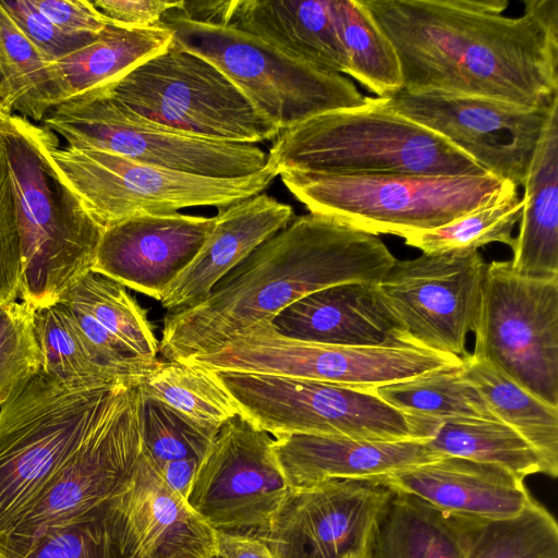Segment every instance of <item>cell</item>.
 Returning <instances> with one entry per match:
<instances>
[{
    "label": "cell",
    "instance_id": "bcb514c9",
    "mask_svg": "<svg viewBox=\"0 0 558 558\" xmlns=\"http://www.w3.org/2000/svg\"><path fill=\"white\" fill-rule=\"evenodd\" d=\"M217 558H274L267 545L252 534L216 530Z\"/></svg>",
    "mask_w": 558,
    "mask_h": 558
},
{
    "label": "cell",
    "instance_id": "4fadbf2b",
    "mask_svg": "<svg viewBox=\"0 0 558 558\" xmlns=\"http://www.w3.org/2000/svg\"><path fill=\"white\" fill-rule=\"evenodd\" d=\"M473 332V356L558 408V278H523L509 260H493Z\"/></svg>",
    "mask_w": 558,
    "mask_h": 558
},
{
    "label": "cell",
    "instance_id": "ac0fdd59",
    "mask_svg": "<svg viewBox=\"0 0 558 558\" xmlns=\"http://www.w3.org/2000/svg\"><path fill=\"white\" fill-rule=\"evenodd\" d=\"M389 487L383 478L292 488L268 527L252 534L274 558H365Z\"/></svg>",
    "mask_w": 558,
    "mask_h": 558
},
{
    "label": "cell",
    "instance_id": "7bdbcfd3",
    "mask_svg": "<svg viewBox=\"0 0 558 558\" xmlns=\"http://www.w3.org/2000/svg\"><path fill=\"white\" fill-rule=\"evenodd\" d=\"M21 274V240L8 163L0 138V305L16 300Z\"/></svg>",
    "mask_w": 558,
    "mask_h": 558
},
{
    "label": "cell",
    "instance_id": "ab89813d",
    "mask_svg": "<svg viewBox=\"0 0 558 558\" xmlns=\"http://www.w3.org/2000/svg\"><path fill=\"white\" fill-rule=\"evenodd\" d=\"M41 372L35 308L26 302L0 305V407Z\"/></svg>",
    "mask_w": 558,
    "mask_h": 558
},
{
    "label": "cell",
    "instance_id": "9c48e42d",
    "mask_svg": "<svg viewBox=\"0 0 558 558\" xmlns=\"http://www.w3.org/2000/svg\"><path fill=\"white\" fill-rule=\"evenodd\" d=\"M50 157L60 178L104 228L132 216L169 214L185 207L223 209L262 193L278 175L269 158L254 174L210 178L100 150L61 148L60 144L52 147Z\"/></svg>",
    "mask_w": 558,
    "mask_h": 558
},
{
    "label": "cell",
    "instance_id": "e0dca14e",
    "mask_svg": "<svg viewBox=\"0 0 558 558\" xmlns=\"http://www.w3.org/2000/svg\"><path fill=\"white\" fill-rule=\"evenodd\" d=\"M486 267L477 250L423 253L397 259L378 286L412 345L462 359Z\"/></svg>",
    "mask_w": 558,
    "mask_h": 558
},
{
    "label": "cell",
    "instance_id": "603a6c76",
    "mask_svg": "<svg viewBox=\"0 0 558 558\" xmlns=\"http://www.w3.org/2000/svg\"><path fill=\"white\" fill-rule=\"evenodd\" d=\"M292 219L293 208L266 193L219 209L208 239L166 289L161 306L171 313L199 304L218 281Z\"/></svg>",
    "mask_w": 558,
    "mask_h": 558
},
{
    "label": "cell",
    "instance_id": "52a82bcc",
    "mask_svg": "<svg viewBox=\"0 0 558 558\" xmlns=\"http://www.w3.org/2000/svg\"><path fill=\"white\" fill-rule=\"evenodd\" d=\"M101 87L131 114L182 134L255 144L280 132L214 64L174 40Z\"/></svg>",
    "mask_w": 558,
    "mask_h": 558
},
{
    "label": "cell",
    "instance_id": "7402d4cb",
    "mask_svg": "<svg viewBox=\"0 0 558 558\" xmlns=\"http://www.w3.org/2000/svg\"><path fill=\"white\" fill-rule=\"evenodd\" d=\"M392 489L414 495L453 514L508 520L533 501L524 480L498 465L442 456L381 477Z\"/></svg>",
    "mask_w": 558,
    "mask_h": 558
},
{
    "label": "cell",
    "instance_id": "4dcf8cb0",
    "mask_svg": "<svg viewBox=\"0 0 558 558\" xmlns=\"http://www.w3.org/2000/svg\"><path fill=\"white\" fill-rule=\"evenodd\" d=\"M450 514L464 558H558L557 521L535 500L508 520Z\"/></svg>",
    "mask_w": 558,
    "mask_h": 558
},
{
    "label": "cell",
    "instance_id": "277c9868",
    "mask_svg": "<svg viewBox=\"0 0 558 558\" xmlns=\"http://www.w3.org/2000/svg\"><path fill=\"white\" fill-rule=\"evenodd\" d=\"M268 158L281 170L335 175L488 174L444 137L365 97L355 108L325 112L275 137Z\"/></svg>",
    "mask_w": 558,
    "mask_h": 558
},
{
    "label": "cell",
    "instance_id": "d4e9b609",
    "mask_svg": "<svg viewBox=\"0 0 558 558\" xmlns=\"http://www.w3.org/2000/svg\"><path fill=\"white\" fill-rule=\"evenodd\" d=\"M230 25L316 68L349 75L330 0H236Z\"/></svg>",
    "mask_w": 558,
    "mask_h": 558
},
{
    "label": "cell",
    "instance_id": "f1b7e54d",
    "mask_svg": "<svg viewBox=\"0 0 558 558\" xmlns=\"http://www.w3.org/2000/svg\"><path fill=\"white\" fill-rule=\"evenodd\" d=\"M463 376L481 392L496 418L513 428L536 451L543 474L558 475V408L518 386L486 361L462 357Z\"/></svg>",
    "mask_w": 558,
    "mask_h": 558
},
{
    "label": "cell",
    "instance_id": "44dd1931",
    "mask_svg": "<svg viewBox=\"0 0 558 558\" xmlns=\"http://www.w3.org/2000/svg\"><path fill=\"white\" fill-rule=\"evenodd\" d=\"M378 283L353 281L324 288L287 306L270 324L278 333L303 342L414 347Z\"/></svg>",
    "mask_w": 558,
    "mask_h": 558
},
{
    "label": "cell",
    "instance_id": "7dc6e473",
    "mask_svg": "<svg viewBox=\"0 0 558 558\" xmlns=\"http://www.w3.org/2000/svg\"><path fill=\"white\" fill-rule=\"evenodd\" d=\"M236 0L183 1L175 11L192 22L228 26L231 23Z\"/></svg>",
    "mask_w": 558,
    "mask_h": 558
},
{
    "label": "cell",
    "instance_id": "6da1fadb",
    "mask_svg": "<svg viewBox=\"0 0 558 558\" xmlns=\"http://www.w3.org/2000/svg\"><path fill=\"white\" fill-rule=\"evenodd\" d=\"M391 43L402 89L531 108L558 102V0H361Z\"/></svg>",
    "mask_w": 558,
    "mask_h": 558
},
{
    "label": "cell",
    "instance_id": "ffe728a7",
    "mask_svg": "<svg viewBox=\"0 0 558 558\" xmlns=\"http://www.w3.org/2000/svg\"><path fill=\"white\" fill-rule=\"evenodd\" d=\"M107 514L124 558H216L217 534L141 453Z\"/></svg>",
    "mask_w": 558,
    "mask_h": 558
},
{
    "label": "cell",
    "instance_id": "74e56055",
    "mask_svg": "<svg viewBox=\"0 0 558 558\" xmlns=\"http://www.w3.org/2000/svg\"><path fill=\"white\" fill-rule=\"evenodd\" d=\"M86 310L138 357L154 362L159 342L145 311L119 282L88 271L62 296Z\"/></svg>",
    "mask_w": 558,
    "mask_h": 558
},
{
    "label": "cell",
    "instance_id": "2e32d148",
    "mask_svg": "<svg viewBox=\"0 0 558 558\" xmlns=\"http://www.w3.org/2000/svg\"><path fill=\"white\" fill-rule=\"evenodd\" d=\"M408 119L444 137L485 172L523 186L558 102L531 108L499 100L400 89L385 98Z\"/></svg>",
    "mask_w": 558,
    "mask_h": 558
},
{
    "label": "cell",
    "instance_id": "30bf717a",
    "mask_svg": "<svg viewBox=\"0 0 558 558\" xmlns=\"http://www.w3.org/2000/svg\"><path fill=\"white\" fill-rule=\"evenodd\" d=\"M213 373L241 414L272 437L423 441L417 416L389 405L374 390L268 374Z\"/></svg>",
    "mask_w": 558,
    "mask_h": 558
},
{
    "label": "cell",
    "instance_id": "f6af8a7d",
    "mask_svg": "<svg viewBox=\"0 0 558 558\" xmlns=\"http://www.w3.org/2000/svg\"><path fill=\"white\" fill-rule=\"evenodd\" d=\"M107 23L124 28L158 26L168 11L178 8L179 1L163 0H90Z\"/></svg>",
    "mask_w": 558,
    "mask_h": 558
},
{
    "label": "cell",
    "instance_id": "d6986e66",
    "mask_svg": "<svg viewBox=\"0 0 558 558\" xmlns=\"http://www.w3.org/2000/svg\"><path fill=\"white\" fill-rule=\"evenodd\" d=\"M216 216L179 211L132 216L104 228L92 271L160 301L193 262Z\"/></svg>",
    "mask_w": 558,
    "mask_h": 558
},
{
    "label": "cell",
    "instance_id": "7a4b0ae2",
    "mask_svg": "<svg viewBox=\"0 0 558 558\" xmlns=\"http://www.w3.org/2000/svg\"><path fill=\"white\" fill-rule=\"evenodd\" d=\"M396 260L378 235L310 211L255 248L199 304L167 313L159 352L166 361L209 353L310 293L378 283Z\"/></svg>",
    "mask_w": 558,
    "mask_h": 558
},
{
    "label": "cell",
    "instance_id": "4316f807",
    "mask_svg": "<svg viewBox=\"0 0 558 558\" xmlns=\"http://www.w3.org/2000/svg\"><path fill=\"white\" fill-rule=\"evenodd\" d=\"M172 40L173 32L161 24L149 28H124L107 23L92 44L52 62L50 110L70 98L116 81L162 51Z\"/></svg>",
    "mask_w": 558,
    "mask_h": 558
},
{
    "label": "cell",
    "instance_id": "ee69618b",
    "mask_svg": "<svg viewBox=\"0 0 558 558\" xmlns=\"http://www.w3.org/2000/svg\"><path fill=\"white\" fill-rule=\"evenodd\" d=\"M57 27L68 34L98 36L107 21L90 0H32Z\"/></svg>",
    "mask_w": 558,
    "mask_h": 558
},
{
    "label": "cell",
    "instance_id": "8992f818",
    "mask_svg": "<svg viewBox=\"0 0 558 558\" xmlns=\"http://www.w3.org/2000/svg\"><path fill=\"white\" fill-rule=\"evenodd\" d=\"M286 187L311 213L355 229L401 238L442 227L490 201L502 186L481 175H335L281 170Z\"/></svg>",
    "mask_w": 558,
    "mask_h": 558
},
{
    "label": "cell",
    "instance_id": "f546056e",
    "mask_svg": "<svg viewBox=\"0 0 558 558\" xmlns=\"http://www.w3.org/2000/svg\"><path fill=\"white\" fill-rule=\"evenodd\" d=\"M423 418L425 442L440 456L498 465L523 480L532 474H543L536 451L500 421Z\"/></svg>",
    "mask_w": 558,
    "mask_h": 558
},
{
    "label": "cell",
    "instance_id": "5b68a950",
    "mask_svg": "<svg viewBox=\"0 0 558 558\" xmlns=\"http://www.w3.org/2000/svg\"><path fill=\"white\" fill-rule=\"evenodd\" d=\"M130 387L71 388L40 372L0 407V547Z\"/></svg>",
    "mask_w": 558,
    "mask_h": 558
},
{
    "label": "cell",
    "instance_id": "9a60e30c",
    "mask_svg": "<svg viewBox=\"0 0 558 558\" xmlns=\"http://www.w3.org/2000/svg\"><path fill=\"white\" fill-rule=\"evenodd\" d=\"M274 441L242 414L220 427L186 498L215 530L255 534L278 513L292 487Z\"/></svg>",
    "mask_w": 558,
    "mask_h": 558
},
{
    "label": "cell",
    "instance_id": "b9f144b4",
    "mask_svg": "<svg viewBox=\"0 0 558 558\" xmlns=\"http://www.w3.org/2000/svg\"><path fill=\"white\" fill-rule=\"evenodd\" d=\"M0 4L27 39L51 62L74 53L99 36L64 33L32 0H0Z\"/></svg>",
    "mask_w": 558,
    "mask_h": 558
},
{
    "label": "cell",
    "instance_id": "484cf974",
    "mask_svg": "<svg viewBox=\"0 0 558 558\" xmlns=\"http://www.w3.org/2000/svg\"><path fill=\"white\" fill-rule=\"evenodd\" d=\"M523 187L510 267L527 279L558 278V108L538 142Z\"/></svg>",
    "mask_w": 558,
    "mask_h": 558
},
{
    "label": "cell",
    "instance_id": "7c38bea8",
    "mask_svg": "<svg viewBox=\"0 0 558 558\" xmlns=\"http://www.w3.org/2000/svg\"><path fill=\"white\" fill-rule=\"evenodd\" d=\"M210 372L268 374L375 390L462 359L416 347H345L298 341L259 322L222 347L181 361Z\"/></svg>",
    "mask_w": 558,
    "mask_h": 558
},
{
    "label": "cell",
    "instance_id": "d6a6232c",
    "mask_svg": "<svg viewBox=\"0 0 558 558\" xmlns=\"http://www.w3.org/2000/svg\"><path fill=\"white\" fill-rule=\"evenodd\" d=\"M459 366L380 386L375 393L389 405L411 414L436 420L498 421L476 387Z\"/></svg>",
    "mask_w": 558,
    "mask_h": 558
},
{
    "label": "cell",
    "instance_id": "ba28073f",
    "mask_svg": "<svg viewBox=\"0 0 558 558\" xmlns=\"http://www.w3.org/2000/svg\"><path fill=\"white\" fill-rule=\"evenodd\" d=\"M159 24L173 32L179 46L222 72L280 131L364 102L365 97L342 74L308 64L235 26L192 22L175 8Z\"/></svg>",
    "mask_w": 558,
    "mask_h": 558
},
{
    "label": "cell",
    "instance_id": "cb8c5ba5",
    "mask_svg": "<svg viewBox=\"0 0 558 558\" xmlns=\"http://www.w3.org/2000/svg\"><path fill=\"white\" fill-rule=\"evenodd\" d=\"M279 465L292 488L330 480H373L442 456L425 441H369L291 434L274 437Z\"/></svg>",
    "mask_w": 558,
    "mask_h": 558
},
{
    "label": "cell",
    "instance_id": "836d02e7",
    "mask_svg": "<svg viewBox=\"0 0 558 558\" xmlns=\"http://www.w3.org/2000/svg\"><path fill=\"white\" fill-rule=\"evenodd\" d=\"M51 65L0 4V110L43 121L50 110Z\"/></svg>",
    "mask_w": 558,
    "mask_h": 558
},
{
    "label": "cell",
    "instance_id": "f35d334b",
    "mask_svg": "<svg viewBox=\"0 0 558 558\" xmlns=\"http://www.w3.org/2000/svg\"><path fill=\"white\" fill-rule=\"evenodd\" d=\"M141 453L156 468L181 460L203 461L220 428L199 424L138 386Z\"/></svg>",
    "mask_w": 558,
    "mask_h": 558
},
{
    "label": "cell",
    "instance_id": "8d00e7d4",
    "mask_svg": "<svg viewBox=\"0 0 558 558\" xmlns=\"http://www.w3.org/2000/svg\"><path fill=\"white\" fill-rule=\"evenodd\" d=\"M141 388L189 418L216 428L241 414L215 374L178 361H157Z\"/></svg>",
    "mask_w": 558,
    "mask_h": 558
},
{
    "label": "cell",
    "instance_id": "5bb4252c",
    "mask_svg": "<svg viewBox=\"0 0 558 558\" xmlns=\"http://www.w3.org/2000/svg\"><path fill=\"white\" fill-rule=\"evenodd\" d=\"M138 386L128 388L112 412L11 533L0 547V558H24L51 531L107 511L130 481L141 456Z\"/></svg>",
    "mask_w": 558,
    "mask_h": 558
},
{
    "label": "cell",
    "instance_id": "3957f363",
    "mask_svg": "<svg viewBox=\"0 0 558 558\" xmlns=\"http://www.w3.org/2000/svg\"><path fill=\"white\" fill-rule=\"evenodd\" d=\"M0 138L21 240L19 295L37 310L59 302L92 271L104 227L56 171V133L0 110Z\"/></svg>",
    "mask_w": 558,
    "mask_h": 558
},
{
    "label": "cell",
    "instance_id": "8fae6325",
    "mask_svg": "<svg viewBox=\"0 0 558 558\" xmlns=\"http://www.w3.org/2000/svg\"><path fill=\"white\" fill-rule=\"evenodd\" d=\"M43 123L68 147L203 177H246L263 170L268 160L255 144L201 138L148 123L121 108L102 87L63 101Z\"/></svg>",
    "mask_w": 558,
    "mask_h": 558
},
{
    "label": "cell",
    "instance_id": "d590c367",
    "mask_svg": "<svg viewBox=\"0 0 558 558\" xmlns=\"http://www.w3.org/2000/svg\"><path fill=\"white\" fill-rule=\"evenodd\" d=\"M522 207L518 186L505 181L486 204L437 229L407 235L404 243L424 254L472 251L494 242L512 247V231L520 221Z\"/></svg>",
    "mask_w": 558,
    "mask_h": 558
},
{
    "label": "cell",
    "instance_id": "1f68e13d",
    "mask_svg": "<svg viewBox=\"0 0 558 558\" xmlns=\"http://www.w3.org/2000/svg\"><path fill=\"white\" fill-rule=\"evenodd\" d=\"M330 11L349 59V75L386 98L402 89L396 51L361 0H330Z\"/></svg>",
    "mask_w": 558,
    "mask_h": 558
},
{
    "label": "cell",
    "instance_id": "e575fe53",
    "mask_svg": "<svg viewBox=\"0 0 558 558\" xmlns=\"http://www.w3.org/2000/svg\"><path fill=\"white\" fill-rule=\"evenodd\" d=\"M35 327L41 353V373L48 377L71 388L138 386L114 376L95 361L63 302L35 310Z\"/></svg>",
    "mask_w": 558,
    "mask_h": 558
},
{
    "label": "cell",
    "instance_id": "c3c4849f",
    "mask_svg": "<svg viewBox=\"0 0 558 558\" xmlns=\"http://www.w3.org/2000/svg\"><path fill=\"white\" fill-rule=\"evenodd\" d=\"M217 558V557H216Z\"/></svg>",
    "mask_w": 558,
    "mask_h": 558
},
{
    "label": "cell",
    "instance_id": "83f0119b",
    "mask_svg": "<svg viewBox=\"0 0 558 558\" xmlns=\"http://www.w3.org/2000/svg\"><path fill=\"white\" fill-rule=\"evenodd\" d=\"M365 558H464V553L450 513L390 488L375 519Z\"/></svg>",
    "mask_w": 558,
    "mask_h": 558
},
{
    "label": "cell",
    "instance_id": "60d3db41",
    "mask_svg": "<svg viewBox=\"0 0 558 558\" xmlns=\"http://www.w3.org/2000/svg\"><path fill=\"white\" fill-rule=\"evenodd\" d=\"M24 558H124L107 511L43 536Z\"/></svg>",
    "mask_w": 558,
    "mask_h": 558
}]
</instances>
